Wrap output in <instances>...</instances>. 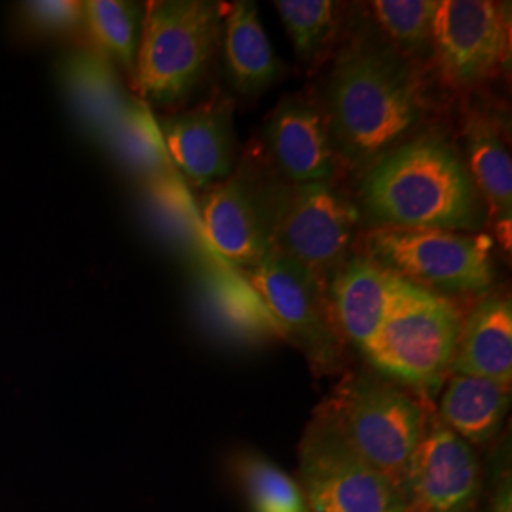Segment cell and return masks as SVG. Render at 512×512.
Listing matches in <instances>:
<instances>
[{"label": "cell", "mask_w": 512, "mask_h": 512, "mask_svg": "<svg viewBox=\"0 0 512 512\" xmlns=\"http://www.w3.org/2000/svg\"><path fill=\"white\" fill-rule=\"evenodd\" d=\"M306 512H406L404 495L359 458L319 410L298 446Z\"/></svg>", "instance_id": "52a82bcc"}, {"label": "cell", "mask_w": 512, "mask_h": 512, "mask_svg": "<svg viewBox=\"0 0 512 512\" xmlns=\"http://www.w3.org/2000/svg\"><path fill=\"white\" fill-rule=\"evenodd\" d=\"M274 6L296 55L311 61L321 54L336 29L338 4L332 0H279Z\"/></svg>", "instance_id": "4316f807"}, {"label": "cell", "mask_w": 512, "mask_h": 512, "mask_svg": "<svg viewBox=\"0 0 512 512\" xmlns=\"http://www.w3.org/2000/svg\"><path fill=\"white\" fill-rule=\"evenodd\" d=\"M145 4L126 0L84 2V25L90 29L95 50L133 78L143 37Z\"/></svg>", "instance_id": "cb8c5ba5"}, {"label": "cell", "mask_w": 512, "mask_h": 512, "mask_svg": "<svg viewBox=\"0 0 512 512\" xmlns=\"http://www.w3.org/2000/svg\"><path fill=\"white\" fill-rule=\"evenodd\" d=\"M359 222L357 205L332 181L294 184L274 198L272 243L327 285L351 256Z\"/></svg>", "instance_id": "ba28073f"}, {"label": "cell", "mask_w": 512, "mask_h": 512, "mask_svg": "<svg viewBox=\"0 0 512 512\" xmlns=\"http://www.w3.org/2000/svg\"><path fill=\"white\" fill-rule=\"evenodd\" d=\"M319 412L406 499L412 459L433 412L427 401L368 366L346 374Z\"/></svg>", "instance_id": "3957f363"}, {"label": "cell", "mask_w": 512, "mask_h": 512, "mask_svg": "<svg viewBox=\"0 0 512 512\" xmlns=\"http://www.w3.org/2000/svg\"><path fill=\"white\" fill-rule=\"evenodd\" d=\"M511 48L509 4L492 0H439L433 55L444 76L475 86L505 63Z\"/></svg>", "instance_id": "30bf717a"}, {"label": "cell", "mask_w": 512, "mask_h": 512, "mask_svg": "<svg viewBox=\"0 0 512 512\" xmlns=\"http://www.w3.org/2000/svg\"><path fill=\"white\" fill-rule=\"evenodd\" d=\"M226 6L213 0H152L133 84L147 105L184 103L209 73L222 42Z\"/></svg>", "instance_id": "277c9868"}, {"label": "cell", "mask_w": 512, "mask_h": 512, "mask_svg": "<svg viewBox=\"0 0 512 512\" xmlns=\"http://www.w3.org/2000/svg\"><path fill=\"white\" fill-rule=\"evenodd\" d=\"M169 162L184 183L209 190L236 171V133L232 105L209 101L165 118L160 126Z\"/></svg>", "instance_id": "4fadbf2b"}, {"label": "cell", "mask_w": 512, "mask_h": 512, "mask_svg": "<svg viewBox=\"0 0 512 512\" xmlns=\"http://www.w3.org/2000/svg\"><path fill=\"white\" fill-rule=\"evenodd\" d=\"M222 52L230 86L243 95L270 88L281 74V63L258 18L255 2L239 0L226 6Z\"/></svg>", "instance_id": "ffe728a7"}, {"label": "cell", "mask_w": 512, "mask_h": 512, "mask_svg": "<svg viewBox=\"0 0 512 512\" xmlns=\"http://www.w3.org/2000/svg\"><path fill=\"white\" fill-rule=\"evenodd\" d=\"M139 207L152 236L188 266L222 260L205 238L198 205L177 171L139 184Z\"/></svg>", "instance_id": "ac0fdd59"}, {"label": "cell", "mask_w": 512, "mask_h": 512, "mask_svg": "<svg viewBox=\"0 0 512 512\" xmlns=\"http://www.w3.org/2000/svg\"><path fill=\"white\" fill-rule=\"evenodd\" d=\"M325 118L334 154L366 171L408 141L423 118L410 59L385 38L351 40L330 74Z\"/></svg>", "instance_id": "6da1fadb"}, {"label": "cell", "mask_w": 512, "mask_h": 512, "mask_svg": "<svg viewBox=\"0 0 512 512\" xmlns=\"http://www.w3.org/2000/svg\"><path fill=\"white\" fill-rule=\"evenodd\" d=\"M59 80L76 126L103 147L133 97L112 61L95 48H74L59 63Z\"/></svg>", "instance_id": "e0dca14e"}, {"label": "cell", "mask_w": 512, "mask_h": 512, "mask_svg": "<svg viewBox=\"0 0 512 512\" xmlns=\"http://www.w3.org/2000/svg\"><path fill=\"white\" fill-rule=\"evenodd\" d=\"M482 482L476 448L452 433L433 410L412 459L406 512H475Z\"/></svg>", "instance_id": "8fae6325"}, {"label": "cell", "mask_w": 512, "mask_h": 512, "mask_svg": "<svg viewBox=\"0 0 512 512\" xmlns=\"http://www.w3.org/2000/svg\"><path fill=\"white\" fill-rule=\"evenodd\" d=\"M21 12L42 33H71L84 25V2L78 0H31Z\"/></svg>", "instance_id": "83f0119b"}, {"label": "cell", "mask_w": 512, "mask_h": 512, "mask_svg": "<svg viewBox=\"0 0 512 512\" xmlns=\"http://www.w3.org/2000/svg\"><path fill=\"white\" fill-rule=\"evenodd\" d=\"M401 277L385 270L370 256H349L330 275L327 298L342 340L365 351L384 323Z\"/></svg>", "instance_id": "2e32d148"}, {"label": "cell", "mask_w": 512, "mask_h": 512, "mask_svg": "<svg viewBox=\"0 0 512 512\" xmlns=\"http://www.w3.org/2000/svg\"><path fill=\"white\" fill-rule=\"evenodd\" d=\"M461 323L450 296L401 277L384 323L363 355L372 370L429 401L450 376Z\"/></svg>", "instance_id": "5b68a950"}, {"label": "cell", "mask_w": 512, "mask_h": 512, "mask_svg": "<svg viewBox=\"0 0 512 512\" xmlns=\"http://www.w3.org/2000/svg\"><path fill=\"white\" fill-rule=\"evenodd\" d=\"M274 196H262L245 173L211 186L198 205L203 234L232 268L251 272L274 251Z\"/></svg>", "instance_id": "7c38bea8"}, {"label": "cell", "mask_w": 512, "mask_h": 512, "mask_svg": "<svg viewBox=\"0 0 512 512\" xmlns=\"http://www.w3.org/2000/svg\"><path fill=\"white\" fill-rule=\"evenodd\" d=\"M103 147L139 184L156 181L175 171L165 152L160 126L150 107L139 97H131L128 109L110 131Z\"/></svg>", "instance_id": "603a6c76"}, {"label": "cell", "mask_w": 512, "mask_h": 512, "mask_svg": "<svg viewBox=\"0 0 512 512\" xmlns=\"http://www.w3.org/2000/svg\"><path fill=\"white\" fill-rule=\"evenodd\" d=\"M439 0H378L372 2L376 23L385 40L408 57L433 55V25Z\"/></svg>", "instance_id": "d4e9b609"}, {"label": "cell", "mask_w": 512, "mask_h": 512, "mask_svg": "<svg viewBox=\"0 0 512 512\" xmlns=\"http://www.w3.org/2000/svg\"><path fill=\"white\" fill-rule=\"evenodd\" d=\"M366 256L437 294H480L494 285L492 241L478 234L429 228H372Z\"/></svg>", "instance_id": "8992f818"}, {"label": "cell", "mask_w": 512, "mask_h": 512, "mask_svg": "<svg viewBox=\"0 0 512 512\" xmlns=\"http://www.w3.org/2000/svg\"><path fill=\"white\" fill-rule=\"evenodd\" d=\"M264 141L279 171L293 184L332 181L336 154L325 112L308 99L287 97L264 122Z\"/></svg>", "instance_id": "9a60e30c"}, {"label": "cell", "mask_w": 512, "mask_h": 512, "mask_svg": "<svg viewBox=\"0 0 512 512\" xmlns=\"http://www.w3.org/2000/svg\"><path fill=\"white\" fill-rule=\"evenodd\" d=\"M236 471L253 512H306L298 482L274 461L258 454H243L236 461Z\"/></svg>", "instance_id": "484cf974"}, {"label": "cell", "mask_w": 512, "mask_h": 512, "mask_svg": "<svg viewBox=\"0 0 512 512\" xmlns=\"http://www.w3.org/2000/svg\"><path fill=\"white\" fill-rule=\"evenodd\" d=\"M467 171L482 202L490 205L501 236L511 234L512 162L509 147L494 120L473 110L465 124Z\"/></svg>", "instance_id": "7402d4cb"}, {"label": "cell", "mask_w": 512, "mask_h": 512, "mask_svg": "<svg viewBox=\"0 0 512 512\" xmlns=\"http://www.w3.org/2000/svg\"><path fill=\"white\" fill-rule=\"evenodd\" d=\"M357 211L372 228L475 232L484 224V203L467 165L437 133L410 137L370 165Z\"/></svg>", "instance_id": "7a4b0ae2"}, {"label": "cell", "mask_w": 512, "mask_h": 512, "mask_svg": "<svg viewBox=\"0 0 512 512\" xmlns=\"http://www.w3.org/2000/svg\"><path fill=\"white\" fill-rule=\"evenodd\" d=\"M245 277L281 336L306 355L315 372L332 374L344 366L346 342L334 325L325 283L275 249Z\"/></svg>", "instance_id": "9c48e42d"}, {"label": "cell", "mask_w": 512, "mask_h": 512, "mask_svg": "<svg viewBox=\"0 0 512 512\" xmlns=\"http://www.w3.org/2000/svg\"><path fill=\"white\" fill-rule=\"evenodd\" d=\"M476 376L512 385V306L509 296H486L463 319L450 376Z\"/></svg>", "instance_id": "d6986e66"}, {"label": "cell", "mask_w": 512, "mask_h": 512, "mask_svg": "<svg viewBox=\"0 0 512 512\" xmlns=\"http://www.w3.org/2000/svg\"><path fill=\"white\" fill-rule=\"evenodd\" d=\"M194 304L203 327L234 344L283 338L274 317L247 281L228 262L194 266Z\"/></svg>", "instance_id": "5bb4252c"}, {"label": "cell", "mask_w": 512, "mask_h": 512, "mask_svg": "<svg viewBox=\"0 0 512 512\" xmlns=\"http://www.w3.org/2000/svg\"><path fill=\"white\" fill-rule=\"evenodd\" d=\"M501 480L503 482L495 492L494 512H511V482H509V476Z\"/></svg>", "instance_id": "f1b7e54d"}, {"label": "cell", "mask_w": 512, "mask_h": 512, "mask_svg": "<svg viewBox=\"0 0 512 512\" xmlns=\"http://www.w3.org/2000/svg\"><path fill=\"white\" fill-rule=\"evenodd\" d=\"M511 408V387L476 376H448L440 395L439 418L473 448L486 446L499 435Z\"/></svg>", "instance_id": "44dd1931"}]
</instances>
